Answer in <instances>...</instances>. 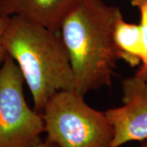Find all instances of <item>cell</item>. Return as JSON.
Returning a JSON list of instances; mask_svg holds the SVG:
<instances>
[{
    "label": "cell",
    "mask_w": 147,
    "mask_h": 147,
    "mask_svg": "<svg viewBox=\"0 0 147 147\" xmlns=\"http://www.w3.org/2000/svg\"><path fill=\"white\" fill-rule=\"evenodd\" d=\"M120 12L102 0H83L61 22L58 33L69 57L74 92L84 96L111 85L119 61L112 33Z\"/></svg>",
    "instance_id": "obj_1"
},
{
    "label": "cell",
    "mask_w": 147,
    "mask_h": 147,
    "mask_svg": "<svg viewBox=\"0 0 147 147\" xmlns=\"http://www.w3.org/2000/svg\"><path fill=\"white\" fill-rule=\"evenodd\" d=\"M3 44L7 55L20 69L37 112L42 114L58 92L73 91V71L59 33L24 17L11 16Z\"/></svg>",
    "instance_id": "obj_2"
},
{
    "label": "cell",
    "mask_w": 147,
    "mask_h": 147,
    "mask_svg": "<svg viewBox=\"0 0 147 147\" xmlns=\"http://www.w3.org/2000/svg\"><path fill=\"white\" fill-rule=\"evenodd\" d=\"M42 115L46 138L58 147H110L114 129L105 113L74 91L57 92Z\"/></svg>",
    "instance_id": "obj_3"
},
{
    "label": "cell",
    "mask_w": 147,
    "mask_h": 147,
    "mask_svg": "<svg viewBox=\"0 0 147 147\" xmlns=\"http://www.w3.org/2000/svg\"><path fill=\"white\" fill-rule=\"evenodd\" d=\"M25 80L12 58L0 66V147H33L42 140L44 121L25 97Z\"/></svg>",
    "instance_id": "obj_4"
},
{
    "label": "cell",
    "mask_w": 147,
    "mask_h": 147,
    "mask_svg": "<svg viewBox=\"0 0 147 147\" xmlns=\"http://www.w3.org/2000/svg\"><path fill=\"white\" fill-rule=\"evenodd\" d=\"M123 105L105 111L114 129L110 147L147 139V83L135 74L122 81Z\"/></svg>",
    "instance_id": "obj_5"
},
{
    "label": "cell",
    "mask_w": 147,
    "mask_h": 147,
    "mask_svg": "<svg viewBox=\"0 0 147 147\" xmlns=\"http://www.w3.org/2000/svg\"><path fill=\"white\" fill-rule=\"evenodd\" d=\"M83 0H0V16H20L55 32Z\"/></svg>",
    "instance_id": "obj_6"
},
{
    "label": "cell",
    "mask_w": 147,
    "mask_h": 147,
    "mask_svg": "<svg viewBox=\"0 0 147 147\" xmlns=\"http://www.w3.org/2000/svg\"><path fill=\"white\" fill-rule=\"evenodd\" d=\"M112 38L119 60L131 67L145 63L146 52L139 25L127 22L120 12L114 24Z\"/></svg>",
    "instance_id": "obj_7"
},
{
    "label": "cell",
    "mask_w": 147,
    "mask_h": 147,
    "mask_svg": "<svg viewBox=\"0 0 147 147\" xmlns=\"http://www.w3.org/2000/svg\"><path fill=\"white\" fill-rule=\"evenodd\" d=\"M131 4L137 7L139 10L141 21H140V28L142 30V38L146 52V61L145 63L142 65V67L147 66V0H131Z\"/></svg>",
    "instance_id": "obj_8"
},
{
    "label": "cell",
    "mask_w": 147,
    "mask_h": 147,
    "mask_svg": "<svg viewBox=\"0 0 147 147\" xmlns=\"http://www.w3.org/2000/svg\"><path fill=\"white\" fill-rule=\"evenodd\" d=\"M9 19H10V16H0V66L4 61L5 57H7V53L3 44V35L6 27L8 24Z\"/></svg>",
    "instance_id": "obj_9"
},
{
    "label": "cell",
    "mask_w": 147,
    "mask_h": 147,
    "mask_svg": "<svg viewBox=\"0 0 147 147\" xmlns=\"http://www.w3.org/2000/svg\"><path fill=\"white\" fill-rule=\"evenodd\" d=\"M33 147H58L56 144L49 141L46 137L44 139H42L39 142H38Z\"/></svg>",
    "instance_id": "obj_10"
},
{
    "label": "cell",
    "mask_w": 147,
    "mask_h": 147,
    "mask_svg": "<svg viewBox=\"0 0 147 147\" xmlns=\"http://www.w3.org/2000/svg\"><path fill=\"white\" fill-rule=\"evenodd\" d=\"M137 76L141 77L142 79H143L147 83V66L146 67H142L141 66L139 69L137 70V72L136 73Z\"/></svg>",
    "instance_id": "obj_11"
},
{
    "label": "cell",
    "mask_w": 147,
    "mask_h": 147,
    "mask_svg": "<svg viewBox=\"0 0 147 147\" xmlns=\"http://www.w3.org/2000/svg\"><path fill=\"white\" fill-rule=\"evenodd\" d=\"M140 147H147V139L141 142V146Z\"/></svg>",
    "instance_id": "obj_12"
}]
</instances>
